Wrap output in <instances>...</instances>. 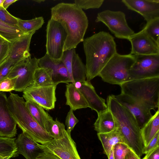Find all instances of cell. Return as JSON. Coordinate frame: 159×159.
<instances>
[{
  "mask_svg": "<svg viewBox=\"0 0 159 159\" xmlns=\"http://www.w3.org/2000/svg\"><path fill=\"white\" fill-rule=\"evenodd\" d=\"M86 58V76L90 81L100 72L117 52L116 44L109 33L100 31L84 39L83 41Z\"/></svg>",
  "mask_w": 159,
  "mask_h": 159,
  "instance_id": "1",
  "label": "cell"
},
{
  "mask_svg": "<svg viewBox=\"0 0 159 159\" xmlns=\"http://www.w3.org/2000/svg\"><path fill=\"white\" fill-rule=\"evenodd\" d=\"M51 18L60 23L67 34L64 51L75 48L84 37L88 26V18L74 3L61 2L51 8Z\"/></svg>",
  "mask_w": 159,
  "mask_h": 159,
  "instance_id": "2",
  "label": "cell"
},
{
  "mask_svg": "<svg viewBox=\"0 0 159 159\" xmlns=\"http://www.w3.org/2000/svg\"><path fill=\"white\" fill-rule=\"evenodd\" d=\"M107 105L117 127L122 135L125 144L139 157L143 154L144 147L141 128L133 115L120 103L113 95L107 98Z\"/></svg>",
  "mask_w": 159,
  "mask_h": 159,
  "instance_id": "3",
  "label": "cell"
},
{
  "mask_svg": "<svg viewBox=\"0 0 159 159\" xmlns=\"http://www.w3.org/2000/svg\"><path fill=\"white\" fill-rule=\"evenodd\" d=\"M8 102L10 113L23 133L41 145L46 144L53 139L32 116L23 97L10 93Z\"/></svg>",
  "mask_w": 159,
  "mask_h": 159,
  "instance_id": "4",
  "label": "cell"
},
{
  "mask_svg": "<svg viewBox=\"0 0 159 159\" xmlns=\"http://www.w3.org/2000/svg\"><path fill=\"white\" fill-rule=\"evenodd\" d=\"M120 86L121 93L129 96L150 110L159 108V77L129 81Z\"/></svg>",
  "mask_w": 159,
  "mask_h": 159,
  "instance_id": "5",
  "label": "cell"
},
{
  "mask_svg": "<svg viewBox=\"0 0 159 159\" xmlns=\"http://www.w3.org/2000/svg\"><path fill=\"white\" fill-rule=\"evenodd\" d=\"M135 59V55L130 53L120 55L117 52L103 68L98 76L105 82L120 85L129 81V71Z\"/></svg>",
  "mask_w": 159,
  "mask_h": 159,
  "instance_id": "6",
  "label": "cell"
},
{
  "mask_svg": "<svg viewBox=\"0 0 159 159\" xmlns=\"http://www.w3.org/2000/svg\"><path fill=\"white\" fill-rule=\"evenodd\" d=\"M66 37V33L61 24L51 18L47 26L46 54L54 61L61 60Z\"/></svg>",
  "mask_w": 159,
  "mask_h": 159,
  "instance_id": "7",
  "label": "cell"
},
{
  "mask_svg": "<svg viewBox=\"0 0 159 159\" xmlns=\"http://www.w3.org/2000/svg\"><path fill=\"white\" fill-rule=\"evenodd\" d=\"M95 21L104 23L118 39L128 40L134 33L127 22L125 14L121 11H103L98 14Z\"/></svg>",
  "mask_w": 159,
  "mask_h": 159,
  "instance_id": "8",
  "label": "cell"
},
{
  "mask_svg": "<svg viewBox=\"0 0 159 159\" xmlns=\"http://www.w3.org/2000/svg\"><path fill=\"white\" fill-rule=\"evenodd\" d=\"M39 59L30 57L16 64L7 77L15 78L14 90L23 92L33 83L35 72L39 67Z\"/></svg>",
  "mask_w": 159,
  "mask_h": 159,
  "instance_id": "9",
  "label": "cell"
},
{
  "mask_svg": "<svg viewBox=\"0 0 159 159\" xmlns=\"http://www.w3.org/2000/svg\"><path fill=\"white\" fill-rule=\"evenodd\" d=\"M129 71V81L159 77V54L136 55Z\"/></svg>",
  "mask_w": 159,
  "mask_h": 159,
  "instance_id": "10",
  "label": "cell"
},
{
  "mask_svg": "<svg viewBox=\"0 0 159 159\" xmlns=\"http://www.w3.org/2000/svg\"><path fill=\"white\" fill-rule=\"evenodd\" d=\"M38 145L44 152L51 153L60 159H81L75 143L71 134L66 130L63 138L58 140L53 139L46 144L38 143Z\"/></svg>",
  "mask_w": 159,
  "mask_h": 159,
  "instance_id": "11",
  "label": "cell"
},
{
  "mask_svg": "<svg viewBox=\"0 0 159 159\" xmlns=\"http://www.w3.org/2000/svg\"><path fill=\"white\" fill-rule=\"evenodd\" d=\"M57 84L36 86L31 84L23 91V97L36 103L46 110L54 109L57 100L56 89Z\"/></svg>",
  "mask_w": 159,
  "mask_h": 159,
  "instance_id": "12",
  "label": "cell"
},
{
  "mask_svg": "<svg viewBox=\"0 0 159 159\" xmlns=\"http://www.w3.org/2000/svg\"><path fill=\"white\" fill-rule=\"evenodd\" d=\"M61 61L67 69L70 83L82 82L85 80V66L76 53L75 48L64 51Z\"/></svg>",
  "mask_w": 159,
  "mask_h": 159,
  "instance_id": "13",
  "label": "cell"
},
{
  "mask_svg": "<svg viewBox=\"0 0 159 159\" xmlns=\"http://www.w3.org/2000/svg\"><path fill=\"white\" fill-rule=\"evenodd\" d=\"M131 45L130 54L134 55L159 54L157 43L141 30L130 36L128 39Z\"/></svg>",
  "mask_w": 159,
  "mask_h": 159,
  "instance_id": "14",
  "label": "cell"
},
{
  "mask_svg": "<svg viewBox=\"0 0 159 159\" xmlns=\"http://www.w3.org/2000/svg\"><path fill=\"white\" fill-rule=\"evenodd\" d=\"M113 95L120 103L133 115L141 128L152 117L150 110L129 96L121 93Z\"/></svg>",
  "mask_w": 159,
  "mask_h": 159,
  "instance_id": "15",
  "label": "cell"
},
{
  "mask_svg": "<svg viewBox=\"0 0 159 159\" xmlns=\"http://www.w3.org/2000/svg\"><path fill=\"white\" fill-rule=\"evenodd\" d=\"M16 125L9 111L8 98L0 91V136L13 138L17 134Z\"/></svg>",
  "mask_w": 159,
  "mask_h": 159,
  "instance_id": "16",
  "label": "cell"
},
{
  "mask_svg": "<svg viewBox=\"0 0 159 159\" xmlns=\"http://www.w3.org/2000/svg\"><path fill=\"white\" fill-rule=\"evenodd\" d=\"M129 10L142 16L147 22L159 17V0H122Z\"/></svg>",
  "mask_w": 159,
  "mask_h": 159,
  "instance_id": "17",
  "label": "cell"
},
{
  "mask_svg": "<svg viewBox=\"0 0 159 159\" xmlns=\"http://www.w3.org/2000/svg\"><path fill=\"white\" fill-rule=\"evenodd\" d=\"M35 33L25 34L10 43L9 52L5 60L17 63L31 57L30 44L32 36Z\"/></svg>",
  "mask_w": 159,
  "mask_h": 159,
  "instance_id": "18",
  "label": "cell"
},
{
  "mask_svg": "<svg viewBox=\"0 0 159 159\" xmlns=\"http://www.w3.org/2000/svg\"><path fill=\"white\" fill-rule=\"evenodd\" d=\"M38 66L39 67L49 68L52 70L53 84L57 85L61 83L66 84L70 83L67 69L61 61H54L46 54L39 59Z\"/></svg>",
  "mask_w": 159,
  "mask_h": 159,
  "instance_id": "19",
  "label": "cell"
},
{
  "mask_svg": "<svg viewBox=\"0 0 159 159\" xmlns=\"http://www.w3.org/2000/svg\"><path fill=\"white\" fill-rule=\"evenodd\" d=\"M17 154L23 155L26 159H37L44 152L38 143L23 133L16 139Z\"/></svg>",
  "mask_w": 159,
  "mask_h": 159,
  "instance_id": "20",
  "label": "cell"
},
{
  "mask_svg": "<svg viewBox=\"0 0 159 159\" xmlns=\"http://www.w3.org/2000/svg\"><path fill=\"white\" fill-rule=\"evenodd\" d=\"M81 83V86L78 89L86 100L89 107L95 111L98 114L107 110L108 108L105 99L97 94L90 81L85 80Z\"/></svg>",
  "mask_w": 159,
  "mask_h": 159,
  "instance_id": "21",
  "label": "cell"
},
{
  "mask_svg": "<svg viewBox=\"0 0 159 159\" xmlns=\"http://www.w3.org/2000/svg\"><path fill=\"white\" fill-rule=\"evenodd\" d=\"M65 96L66 104L73 111L89 107L88 103L80 91L73 83L66 84Z\"/></svg>",
  "mask_w": 159,
  "mask_h": 159,
  "instance_id": "22",
  "label": "cell"
},
{
  "mask_svg": "<svg viewBox=\"0 0 159 159\" xmlns=\"http://www.w3.org/2000/svg\"><path fill=\"white\" fill-rule=\"evenodd\" d=\"M97 135L102 145L104 153L108 157L114 145L118 143L125 144L124 137L117 127L107 133H97Z\"/></svg>",
  "mask_w": 159,
  "mask_h": 159,
  "instance_id": "23",
  "label": "cell"
},
{
  "mask_svg": "<svg viewBox=\"0 0 159 159\" xmlns=\"http://www.w3.org/2000/svg\"><path fill=\"white\" fill-rule=\"evenodd\" d=\"M98 114V118L94 124V129L97 133H107L117 127L114 117L108 108Z\"/></svg>",
  "mask_w": 159,
  "mask_h": 159,
  "instance_id": "24",
  "label": "cell"
},
{
  "mask_svg": "<svg viewBox=\"0 0 159 159\" xmlns=\"http://www.w3.org/2000/svg\"><path fill=\"white\" fill-rule=\"evenodd\" d=\"M159 131V108L155 114L141 128V134L144 147L146 146Z\"/></svg>",
  "mask_w": 159,
  "mask_h": 159,
  "instance_id": "25",
  "label": "cell"
},
{
  "mask_svg": "<svg viewBox=\"0 0 159 159\" xmlns=\"http://www.w3.org/2000/svg\"><path fill=\"white\" fill-rule=\"evenodd\" d=\"M24 99L26 101V106L32 116L45 129L47 124L52 118L38 104L28 98H24Z\"/></svg>",
  "mask_w": 159,
  "mask_h": 159,
  "instance_id": "26",
  "label": "cell"
},
{
  "mask_svg": "<svg viewBox=\"0 0 159 159\" xmlns=\"http://www.w3.org/2000/svg\"><path fill=\"white\" fill-rule=\"evenodd\" d=\"M44 23V19L42 16L27 20L19 18L16 26L24 34H27L35 32L42 27Z\"/></svg>",
  "mask_w": 159,
  "mask_h": 159,
  "instance_id": "27",
  "label": "cell"
},
{
  "mask_svg": "<svg viewBox=\"0 0 159 159\" xmlns=\"http://www.w3.org/2000/svg\"><path fill=\"white\" fill-rule=\"evenodd\" d=\"M25 34L16 26L0 20V36L9 43L13 42Z\"/></svg>",
  "mask_w": 159,
  "mask_h": 159,
  "instance_id": "28",
  "label": "cell"
},
{
  "mask_svg": "<svg viewBox=\"0 0 159 159\" xmlns=\"http://www.w3.org/2000/svg\"><path fill=\"white\" fill-rule=\"evenodd\" d=\"M52 74L51 69L39 67L35 72L34 82L32 84L36 86H46L53 84Z\"/></svg>",
  "mask_w": 159,
  "mask_h": 159,
  "instance_id": "29",
  "label": "cell"
},
{
  "mask_svg": "<svg viewBox=\"0 0 159 159\" xmlns=\"http://www.w3.org/2000/svg\"><path fill=\"white\" fill-rule=\"evenodd\" d=\"M65 125L57 120H50L46 125L45 129L53 139L56 140L63 138L64 136L66 129Z\"/></svg>",
  "mask_w": 159,
  "mask_h": 159,
  "instance_id": "30",
  "label": "cell"
},
{
  "mask_svg": "<svg viewBox=\"0 0 159 159\" xmlns=\"http://www.w3.org/2000/svg\"><path fill=\"white\" fill-rule=\"evenodd\" d=\"M142 30L159 44V17L147 22Z\"/></svg>",
  "mask_w": 159,
  "mask_h": 159,
  "instance_id": "31",
  "label": "cell"
},
{
  "mask_svg": "<svg viewBox=\"0 0 159 159\" xmlns=\"http://www.w3.org/2000/svg\"><path fill=\"white\" fill-rule=\"evenodd\" d=\"M15 139L0 136V156H8L16 152Z\"/></svg>",
  "mask_w": 159,
  "mask_h": 159,
  "instance_id": "32",
  "label": "cell"
},
{
  "mask_svg": "<svg viewBox=\"0 0 159 159\" xmlns=\"http://www.w3.org/2000/svg\"><path fill=\"white\" fill-rule=\"evenodd\" d=\"M104 0H75L74 3L82 9L99 8L102 4Z\"/></svg>",
  "mask_w": 159,
  "mask_h": 159,
  "instance_id": "33",
  "label": "cell"
},
{
  "mask_svg": "<svg viewBox=\"0 0 159 159\" xmlns=\"http://www.w3.org/2000/svg\"><path fill=\"white\" fill-rule=\"evenodd\" d=\"M130 149L125 143H116L112 148L114 159H124L126 155Z\"/></svg>",
  "mask_w": 159,
  "mask_h": 159,
  "instance_id": "34",
  "label": "cell"
},
{
  "mask_svg": "<svg viewBox=\"0 0 159 159\" xmlns=\"http://www.w3.org/2000/svg\"><path fill=\"white\" fill-rule=\"evenodd\" d=\"M18 19L11 14L2 6H0V20L7 24L16 26Z\"/></svg>",
  "mask_w": 159,
  "mask_h": 159,
  "instance_id": "35",
  "label": "cell"
},
{
  "mask_svg": "<svg viewBox=\"0 0 159 159\" xmlns=\"http://www.w3.org/2000/svg\"><path fill=\"white\" fill-rule=\"evenodd\" d=\"M17 63L7 60L4 61L0 65V81L7 77L12 68Z\"/></svg>",
  "mask_w": 159,
  "mask_h": 159,
  "instance_id": "36",
  "label": "cell"
},
{
  "mask_svg": "<svg viewBox=\"0 0 159 159\" xmlns=\"http://www.w3.org/2000/svg\"><path fill=\"white\" fill-rule=\"evenodd\" d=\"M79 120L75 116L73 111L70 109L68 112L65 120V125L66 126V131L71 134L76 125L79 122Z\"/></svg>",
  "mask_w": 159,
  "mask_h": 159,
  "instance_id": "37",
  "label": "cell"
},
{
  "mask_svg": "<svg viewBox=\"0 0 159 159\" xmlns=\"http://www.w3.org/2000/svg\"><path fill=\"white\" fill-rule=\"evenodd\" d=\"M16 79L7 77L0 81V91L11 92L14 90Z\"/></svg>",
  "mask_w": 159,
  "mask_h": 159,
  "instance_id": "38",
  "label": "cell"
},
{
  "mask_svg": "<svg viewBox=\"0 0 159 159\" xmlns=\"http://www.w3.org/2000/svg\"><path fill=\"white\" fill-rule=\"evenodd\" d=\"M10 43L0 36V65L7 57L10 48Z\"/></svg>",
  "mask_w": 159,
  "mask_h": 159,
  "instance_id": "39",
  "label": "cell"
},
{
  "mask_svg": "<svg viewBox=\"0 0 159 159\" xmlns=\"http://www.w3.org/2000/svg\"><path fill=\"white\" fill-rule=\"evenodd\" d=\"M158 146H159V131L157 132L148 144L144 147L143 150V154L146 155Z\"/></svg>",
  "mask_w": 159,
  "mask_h": 159,
  "instance_id": "40",
  "label": "cell"
},
{
  "mask_svg": "<svg viewBox=\"0 0 159 159\" xmlns=\"http://www.w3.org/2000/svg\"><path fill=\"white\" fill-rule=\"evenodd\" d=\"M142 159H159V146L149 152Z\"/></svg>",
  "mask_w": 159,
  "mask_h": 159,
  "instance_id": "41",
  "label": "cell"
},
{
  "mask_svg": "<svg viewBox=\"0 0 159 159\" xmlns=\"http://www.w3.org/2000/svg\"><path fill=\"white\" fill-rule=\"evenodd\" d=\"M37 159H60L53 154L44 152Z\"/></svg>",
  "mask_w": 159,
  "mask_h": 159,
  "instance_id": "42",
  "label": "cell"
},
{
  "mask_svg": "<svg viewBox=\"0 0 159 159\" xmlns=\"http://www.w3.org/2000/svg\"><path fill=\"white\" fill-rule=\"evenodd\" d=\"M124 159H141L132 150L130 149L126 155Z\"/></svg>",
  "mask_w": 159,
  "mask_h": 159,
  "instance_id": "43",
  "label": "cell"
},
{
  "mask_svg": "<svg viewBox=\"0 0 159 159\" xmlns=\"http://www.w3.org/2000/svg\"><path fill=\"white\" fill-rule=\"evenodd\" d=\"M17 1V0H4L2 3V6L6 10L11 5Z\"/></svg>",
  "mask_w": 159,
  "mask_h": 159,
  "instance_id": "44",
  "label": "cell"
},
{
  "mask_svg": "<svg viewBox=\"0 0 159 159\" xmlns=\"http://www.w3.org/2000/svg\"><path fill=\"white\" fill-rule=\"evenodd\" d=\"M17 156L18 155L16 154V152L9 155L2 157L0 158V159H10L11 157H15Z\"/></svg>",
  "mask_w": 159,
  "mask_h": 159,
  "instance_id": "45",
  "label": "cell"
},
{
  "mask_svg": "<svg viewBox=\"0 0 159 159\" xmlns=\"http://www.w3.org/2000/svg\"><path fill=\"white\" fill-rule=\"evenodd\" d=\"M108 159H114L113 155V149L111 150L109 156L108 157Z\"/></svg>",
  "mask_w": 159,
  "mask_h": 159,
  "instance_id": "46",
  "label": "cell"
},
{
  "mask_svg": "<svg viewBox=\"0 0 159 159\" xmlns=\"http://www.w3.org/2000/svg\"><path fill=\"white\" fill-rule=\"evenodd\" d=\"M34 1L36 2L39 3H40L42 2H44L45 1V0H34Z\"/></svg>",
  "mask_w": 159,
  "mask_h": 159,
  "instance_id": "47",
  "label": "cell"
},
{
  "mask_svg": "<svg viewBox=\"0 0 159 159\" xmlns=\"http://www.w3.org/2000/svg\"><path fill=\"white\" fill-rule=\"evenodd\" d=\"M4 0H0V6H2V3Z\"/></svg>",
  "mask_w": 159,
  "mask_h": 159,
  "instance_id": "48",
  "label": "cell"
},
{
  "mask_svg": "<svg viewBox=\"0 0 159 159\" xmlns=\"http://www.w3.org/2000/svg\"><path fill=\"white\" fill-rule=\"evenodd\" d=\"M3 156H0V158Z\"/></svg>",
  "mask_w": 159,
  "mask_h": 159,
  "instance_id": "49",
  "label": "cell"
}]
</instances>
